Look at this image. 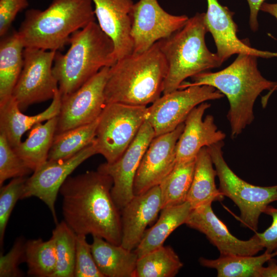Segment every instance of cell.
Segmentation results:
<instances>
[{
	"label": "cell",
	"mask_w": 277,
	"mask_h": 277,
	"mask_svg": "<svg viewBox=\"0 0 277 277\" xmlns=\"http://www.w3.org/2000/svg\"><path fill=\"white\" fill-rule=\"evenodd\" d=\"M24 46L17 31H9L0 41V104L12 96L24 64Z\"/></svg>",
	"instance_id": "603a6c76"
},
{
	"label": "cell",
	"mask_w": 277,
	"mask_h": 277,
	"mask_svg": "<svg viewBox=\"0 0 277 277\" xmlns=\"http://www.w3.org/2000/svg\"><path fill=\"white\" fill-rule=\"evenodd\" d=\"M25 262L27 274L35 277H53L55 271L57 255L54 239L29 240L25 243Z\"/></svg>",
	"instance_id": "4dcf8cb0"
},
{
	"label": "cell",
	"mask_w": 277,
	"mask_h": 277,
	"mask_svg": "<svg viewBox=\"0 0 277 277\" xmlns=\"http://www.w3.org/2000/svg\"><path fill=\"white\" fill-rule=\"evenodd\" d=\"M207 10L204 22L214 41L216 54L223 63L234 54H249L264 58L277 57V52L253 48L240 40L238 26L233 19L234 13L218 0H207Z\"/></svg>",
	"instance_id": "e0dca14e"
},
{
	"label": "cell",
	"mask_w": 277,
	"mask_h": 277,
	"mask_svg": "<svg viewBox=\"0 0 277 277\" xmlns=\"http://www.w3.org/2000/svg\"><path fill=\"white\" fill-rule=\"evenodd\" d=\"M195 158L176 163L170 173L159 185L162 197V209L186 201L193 176Z\"/></svg>",
	"instance_id": "f546056e"
},
{
	"label": "cell",
	"mask_w": 277,
	"mask_h": 277,
	"mask_svg": "<svg viewBox=\"0 0 277 277\" xmlns=\"http://www.w3.org/2000/svg\"><path fill=\"white\" fill-rule=\"evenodd\" d=\"M57 116L38 123L29 132L28 137L13 148L17 155L33 172L48 160L57 124Z\"/></svg>",
	"instance_id": "484cf974"
},
{
	"label": "cell",
	"mask_w": 277,
	"mask_h": 277,
	"mask_svg": "<svg viewBox=\"0 0 277 277\" xmlns=\"http://www.w3.org/2000/svg\"><path fill=\"white\" fill-rule=\"evenodd\" d=\"M260 10L273 16L277 19V3L270 4L264 3Z\"/></svg>",
	"instance_id": "60d3db41"
},
{
	"label": "cell",
	"mask_w": 277,
	"mask_h": 277,
	"mask_svg": "<svg viewBox=\"0 0 277 277\" xmlns=\"http://www.w3.org/2000/svg\"><path fill=\"white\" fill-rule=\"evenodd\" d=\"M62 102L59 89L56 92L50 106L44 111L34 115L23 114L12 96L0 104V133H3L12 148L21 142L24 133L36 124L47 121L58 115Z\"/></svg>",
	"instance_id": "44dd1931"
},
{
	"label": "cell",
	"mask_w": 277,
	"mask_h": 277,
	"mask_svg": "<svg viewBox=\"0 0 277 277\" xmlns=\"http://www.w3.org/2000/svg\"><path fill=\"white\" fill-rule=\"evenodd\" d=\"M86 236L76 234L74 277H104L96 265Z\"/></svg>",
	"instance_id": "e575fe53"
},
{
	"label": "cell",
	"mask_w": 277,
	"mask_h": 277,
	"mask_svg": "<svg viewBox=\"0 0 277 277\" xmlns=\"http://www.w3.org/2000/svg\"><path fill=\"white\" fill-rule=\"evenodd\" d=\"M29 0H0V36L9 31L18 13L27 8Z\"/></svg>",
	"instance_id": "8d00e7d4"
},
{
	"label": "cell",
	"mask_w": 277,
	"mask_h": 277,
	"mask_svg": "<svg viewBox=\"0 0 277 277\" xmlns=\"http://www.w3.org/2000/svg\"><path fill=\"white\" fill-rule=\"evenodd\" d=\"M277 256V251H266L260 255H220L216 259L201 257L203 267L216 270L218 277H258L260 269L271 258Z\"/></svg>",
	"instance_id": "4316f807"
},
{
	"label": "cell",
	"mask_w": 277,
	"mask_h": 277,
	"mask_svg": "<svg viewBox=\"0 0 277 277\" xmlns=\"http://www.w3.org/2000/svg\"><path fill=\"white\" fill-rule=\"evenodd\" d=\"M207 32L204 13H196L182 29L159 41L167 65L163 94L178 89L187 78L223 64L216 53L208 49Z\"/></svg>",
	"instance_id": "8992f818"
},
{
	"label": "cell",
	"mask_w": 277,
	"mask_h": 277,
	"mask_svg": "<svg viewBox=\"0 0 277 277\" xmlns=\"http://www.w3.org/2000/svg\"><path fill=\"white\" fill-rule=\"evenodd\" d=\"M257 57L249 54H239L225 69L216 72L207 71L199 73L192 77V83L184 82L179 88L208 85L225 95L229 103L227 117L232 138L253 122L254 104L261 93L277 88V82L266 79L260 73Z\"/></svg>",
	"instance_id": "7a4b0ae2"
},
{
	"label": "cell",
	"mask_w": 277,
	"mask_h": 277,
	"mask_svg": "<svg viewBox=\"0 0 277 277\" xmlns=\"http://www.w3.org/2000/svg\"><path fill=\"white\" fill-rule=\"evenodd\" d=\"M155 133L146 120L136 136L123 155L112 163L101 164L97 170L112 179L111 195L121 210L134 196L133 183L142 159Z\"/></svg>",
	"instance_id": "5bb4252c"
},
{
	"label": "cell",
	"mask_w": 277,
	"mask_h": 277,
	"mask_svg": "<svg viewBox=\"0 0 277 277\" xmlns=\"http://www.w3.org/2000/svg\"><path fill=\"white\" fill-rule=\"evenodd\" d=\"M161 210L159 185L134 195L121 210V245L128 250H134L140 243L146 227L156 220Z\"/></svg>",
	"instance_id": "d6986e66"
},
{
	"label": "cell",
	"mask_w": 277,
	"mask_h": 277,
	"mask_svg": "<svg viewBox=\"0 0 277 277\" xmlns=\"http://www.w3.org/2000/svg\"><path fill=\"white\" fill-rule=\"evenodd\" d=\"M210 105L207 102L200 104L186 118L183 131L176 145V163L194 159L202 148L225 139V133L217 129L212 115H207L203 118L205 111Z\"/></svg>",
	"instance_id": "ffe728a7"
},
{
	"label": "cell",
	"mask_w": 277,
	"mask_h": 277,
	"mask_svg": "<svg viewBox=\"0 0 277 277\" xmlns=\"http://www.w3.org/2000/svg\"><path fill=\"white\" fill-rule=\"evenodd\" d=\"M76 234L64 221L56 224L52 233L57 255L53 277H74Z\"/></svg>",
	"instance_id": "1f68e13d"
},
{
	"label": "cell",
	"mask_w": 277,
	"mask_h": 277,
	"mask_svg": "<svg viewBox=\"0 0 277 277\" xmlns=\"http://www.w3.org/2000/svg\"><path fill=\"white\" fill-rule=\"evenodd\" d=\"M32 171L15 153L5 135L0 133V186L8 179L25 177Z\"/></svg>",
	"instance_id": "d6a6232c"
},
{
	"label": "cell",
	"mask_w": 277,
	"mask_h": 277,
	"mask_svg": "<svg viewBox=\"0 0 277 277\" xmlns=\"http://www.w3.org/2000/svg\"><path fill=\"white\" fill-rule=\"evenodd\" d=\"M95 18L91 0H52L43 10H27L17 32L25 48L57 51Z\"/></svg>",
	"instance_id": "277c9868"
},
{
	"label": "cell",
	"mask_w": 277,
	"mask_h": 277,
	"mask_svg": "<svg viewBox=\"0 0 277 277\" xmlns=\"http://www.w3.org/2000/svg\"><path fill=\"white\" fill-rule=\"evenodd\" d=\"M111 176L98 170L68 176L59 193L64 221L76 234H91L121 244L120 210L114 203Z\"/></svg>",
	"instance_id": "6da1fadb"
},
{
	"label": "cell",
	"mask_w": 277,
	"mask_h": 277,
	"mask_svg": "<svg viewBox=\"0 0 277 277\" xmlns=\"http://www.w3.org/2000/svg\"><path fill=\"white\" fill-rule=\"evenodd\" d=\"M184 128V122L174 130L155 136L152 140L134 177V195L160 185L173 169L176 164V145Z\"/></svg>",
	"instance_id": "9a60e30c"
},
{
	"label": "cell",
	"mask_w": 277,
	"mask_h": 277,
	"mask_svg": "<svg viewBox=\"0 0 277 277\" xmlns=\"http://www.w3.org/2000/svg\"><path fill=\"white\" fill-rule=\"evenodd\" d=\"M183 266L173 248L163 245L138 258L133 277H173Z\"/></svg>",
	"instance_id": "f1b7e54d"
},
{
	"label": "cell",
	"mask_w": 277,
	"mask_h": 277,
	"mask_svg": "<svg viewBox=\"0 0 277 277\" xmlns=\"http://www.w3.org/2000/svg\"><path fill=\"white\" fill-rule=\"evenodd\" d=\"M147 107L119 103L107 104L98 119L95 138L97 154L108 163L117 160L146 120Z\"/></svg>",
	"instance_id": "ba28073f"
},
{
	"label": "cell",
	"mask_w": 277,
	"mask_h": 277,
	"mask_svg": "<svg viewBox=\"0 0 277 277\" xmlns=\"http://www.w3.org/2000/svg\"><path fill=\"white\" fill-rule=\"evenodd\" d=\"M96 154L94 141L69 159L47 160L27 179L21 200L30 197L38 198L48 207L55 224H57L55 204L62 185L78 166Z\"/></svg>",
	"instance_id": "4fadbf2b"
},
{
	"label": "cell",
	"mask_w": 277,
	"mask_h": 277,
	"mask_svg": "<svg viewBox=\"0 0 277 277\" xmlns=\"http://www.w3.org/2000/svg\"><path fill=\"white\" fill-rule=\"evenodd\" d=\"M211 205L193 209L185 224L205 234L220 255H254L264 249L256 233L248 240H241L232 235L215 215Z\"/></svg>",
	"instance_id": "2e32d148"
},
{
	"label": "cell",
	"mask_w": 277,
	"mask_h": 277,
	"mask_svg": "<svg viewBox=\"0 0 277 277\" xmlns=\"http://www.w3.org/2000/svg\"><path fill=\"white\" fill-rule=\"evenodd\" d=\"M224 96L218 90L208 85L178 89L163 94L148 107L146 121L153 129L155 137L174 130L200 104Z\"/></svg>",
	"instance_id": "30bf717a"
},
{
	"label": "cell",
	"mask_w": 277,
	"mask_h": 277,
	"mask_svg": "<svg viewBox=\"0 0 277 277\" xmlns=\"http://www.w3.org/2000/svg\"><path fill=\"white\" fill-rule=\"evenodd\" d=\"M27 179H13L0 189V244L3 246L6 228L11 212L16 202L21 197Z\"/></svg>",
	"instance_id": "836d02e7"
},
{
	"label": "cell",
	"mask_w": 277,
	"mask_h": 277,
	"mask_svg": "<svg viewBox=\"0 0 277 277\" xmlns=\"http://www.w3.org/2000/svg\"><path fill=\"white\" fill-rule=\"evenodd\" d=\"M69 43L65 54L56 52L52 68L62 96L73 92L102 68L116 62L114 44L96 22L74 32Z\"/></svg>",
	"instance_id": "5b68a950"
},
{
	"label": "cell",
	"mask_w": 277,
	"mask_h": 277,
	"mask_svg": "<svg viewBox=\"0 0 277 277\" xmlns=\"http://www.w3.org/2000/svg\"><path fill=\"white\" fill-rule=\"evenodd\" d=\"M267 263V267L260 269L258 277H277V261L273 257Z\"/></svg>",
	"instance_id": "ab89813d"
},
{
	"label": "cell",
	"mask_w": 277,
	"mask_h": 277,
	"mask_svg": "<svg viewBox=\"0 0 277 277\" xmlns=\"http://www.w3.org/2000/svg\"><path fill=\"white\" fill-rule=\"evenodd\" d=\"M25 243L23 238L17 239L11 249L0 255V276L19 277L24 275L19 268L21 263L25 262Z\"/></svg>",
	"instance_id": "d590c367"
},
{
	"label": "cell",
	"mask_w": 277,
	"mask_h": 277,
	"mask_svg": "<svg viewBox=\"0 0 277 277\" xmlns=\"http://www.w3.org/2000/svg\"><path fill=\"white\" fill-rule=\"evenodd\" d=\"M262 213L272 217L271 225L262 233L256 232L261 245L265 249V251L272 253L277 251V208L270 205L263 210Z\"/></svg>",
	"instance_id": "74e56055"
},
{
	"label": "cell",
	"mask_w": 277,
	"mask_h": 277,
	"mask_svg": "<svg viewBox=\"0 0 277 277\" xmlns=\"http://www.w3.org/2000/svg\"><path fill=\"white\" fill-rule=\"evenodd\" d=\"M223 146L222 141L207 147L219 178V190L239 208L242 225L256 232L263 210L270 203L277 201V185L259 186L241 179L225 161Z\"/></svg>",
	"instance_id": "52a82bcc"
},
{
	"label": "cell",
	"mask_w": 277,
	"mask_h": 277,
	"mask_svg": "<svg viewBox=\"0 0 277 277\" xmlns=\"http://www.w3.org/2000/svg\"><path fill=\"white\" fill-rule=\"evenodd\" d=\"M109 69L102 68L78 89L62 96L55 134L99 117L106 105L104 91Z\"/></svg>",
	"instance_id": "8fae6325"
},
{
	"label": "cell",
	"mask_w": 277,
	"mask_h": 277,
	"mask_svg": "<svg viewBox=\"0 0 277 277\" xmlns=\"http://www.w3.org/2000/svg\"><path fill=\"white\" fill-rule=\"evenodd\" d=\"M189 17L166 12L157 0H139L132 12L131 36L133 53L143 52L155 43L170 37L182 29Z\"/></svg>",
	"instance_id": "7c38bea8"
},
{
	"label": "cell",
	"mask_w": 277,
	"mask_h": 277,
	"mask_svg": "<svg viewBox=\"0 0 277 277\" xmlns=\"http://www.w3.org/2000/svg\"><path fill=\"white\" fill-rule=\"evenodd\" d=\"M192 210L187 201L163 208L157 222L146 230L140 243L133 250L138 258L163 246L174 230L185 224Z\"/></svg>",
	"instance_id": "d4e9b609"
},
{
	"label": "cell",
	"mask_w": 277,
	"mask_h": 277,
	"mask_svg": "<svg viewBox=\"0 0 277 277\" xmlns=\"http://www.w3.org/2000/svg\"><path fill=\"white\" fill-rule=\"evenodd\" d=\"M93 259L104 277H133L138 259L133 250L93 236L91 244Z\"/></svg>",
	"instance_id": "7402d4cb"
},
{
	"label": "cell",
	"mask_w": 277,
	"mask_h": 277,
	"mask_svg": "<svg viewBox=\"0 0 277 277\" xmlns=\"http://www.w3.org/2000/svg\"><path fill=\"white\" fill-rule=\"evenodd\" d=\"M98 119L99 117L91 123L55 134L48 160L69 159L93 143L96 136Z\"/></svg>",
	"instance_id": "83f0119b"
},
{
	"label": "cell",
	"mask_w": 277,
	"mask_h": 277,
	"mask_svg": "<svg viewBox=\"0 0 277 277\" xmlns=\"http://www.w3.org/2000/svg\"><path fill=\"white\" fill-rule=\"evenodd\" d=\"M250 9L249 26L251 30L255 32L259 28L258 16L262 5L265 0H247Z\"/></svg>",
	"instance_id": "f35d334b"
},
{
	"label": "cell",
	"mask_w": 277,
	"mask_h": 277,
	"mask_svg": "<svg viewBox=\"0 0 277 277\" xmlns=\"http://www.w3.org/2000/svg\"><path fill=\"white\" fill-rule=\"evenodd\" d=\"M213 165L207 147L202 148L195 157L193 176L186 199L192 209L224 200L216 186L217 174Z\"/></svg>",
	"instance_id": "cb8c5ba5"
},
{
	"label": "cell",
	"mask_w": 277,
	"mask_h": 277,
	"mask_svg": "<svg viewBox=\"0 0 277 277\" xmlns=\"http://www.w3.org/2000/svg\"><path fill=\"white\" fill-rule=\"evenodd\" d=\"M56 52L24 48L23 69L12 93L21 111L53 98L58 89L52 70Z\"/></svg>",
	"instance_id": "9c48e42d"
},
{
	"label": "cell",
	"mask_w": 277,
	"mask_h": 277,
	"mask_svg": "<svg viewBox=\"0 0 277 277\" xmlns=\"http://www.w3.org/2000/svg\"><path fill=\"white\" fill-rule=\"evenodd\" d=\"M167 73L159 42L143 52L119 59L109 67L104 91L106 104L147 106L153 103L163 93Z\"/></svg>",
	"instance_id": "3957f363"
},
{
	"label": "cell",
	"mask_w": 277,
	"mask_h": 277,
	"mask_svg": "<svg viewBox=\"0 0 277 277\" xmlns=\"http://www.w3.org/2000/svg\"><path fill=\"white\" fill-rule=\"evenodd\" d=\"M95 18L114 46L115 62L133 53L131 36L132 0H91Z\"/></svg>",
	"instance_id": "ac0fdd59"
}]
</instances>
